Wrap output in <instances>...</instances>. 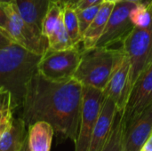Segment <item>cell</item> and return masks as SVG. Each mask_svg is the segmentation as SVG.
Instances as JSON below:
<instances>
[{
	"mask_svg": "<svg viewBox=\"0 0 152 151\" xmlns=\"http://www.w3.org/2000/svg\"><path fill=\"white\" fill-rule=\"evenodd\" d=\"M48 49L53 51H63L75 47L63 23V16L53 33L47 38Z\"/></svg>",
	"mask_w": 152,
	"mask_h": 151,
	"instance_id": "d6986e66",
	"label": "cell"
},
{
	"mask_svg": "<svg viewBox=\"0 0 152 151\" xmlns=\"http://www.w3.org/2000/svg\"><path fill=\"white\" fill-rule=\"evenodd\" d=\"M63 23L65 28L75 46L82 43V33L80 31L79 22L77 16L76 9L73 7H64L62 10Z\"/></svg>",
	"mask_w": 152,
	"mask_h": 151,
	"instance_id": "ac0fdd59",
	"label": "cell"
},
{
	"mask_svg": "<svg viewBox=\"0 0 152 151\" xmlns=\"http://www.w3.org/2000/svg\"><path fill=\"white\" fill-rule=\"evenodd\" d=\"M83 99V85L77 79L56 82L37 71L28 81L23 96L22 116L28 127L36 122L49 123L61 139L77 141Z\"/></svg>",
	"mask_w": 152,
	"mask_h": 151,
	"instance_id": "6da1fadb",
	"label": "cell"
},
{
	"mask_svg": "<svg viewBox=\"0 0 152 151\" xmlns=\"http://www.w3.org/2000/svg\"><path fill=\"white\" fill-rule=\"evenodd\" d=\"M2 5L7 15L5 29L15 44L42 56L48 49V39L23 20L13 2Z\"/></svg>",
	"mask_w": 152,
	"mask_h": 151,
	"instance_id": "8992f818",
	"label": "cell"
},
{
	"mask_svg": "<svg viewBox=\"0 0 152 151\" xmlns=\"http://www.w3.org/2000/svg\"><path fill=\"white\" fill-rule=\"evenodd\" d=\"M54 130L45 121H38L28 127V142L31 151H50Z\"/></svg>",
	"mask_w": 152,
	"mask_h": 151,
	"instance_id": "2e32d148",
	"label": "cell"
},
{
	"mask_svg": "<svg viewBox=\"0 0 152 151\" xmlns=\"http://www.w3.org/2000/svg\"><path fill=\"white\" fill-rule=\"evenodd\" d=\"M140 151H152V133L145 142V143L142 145Z\"/></svg>",
	"mask_w": 152,
	"mask_h": 151,
	"instance_id": "83f0119b",
	"label": "cell"
},
{
	"mask_svg": "<svg viewBox=\"0 0 152 151\" xmlns=\"http://www.w3.org/2000/svg\"><path fill=\"white\" fill-rule=\"evenodd\" d=\"M131 91V64L123 50L103 92L105 96L110 97L115 102L118 111H124Z\"/></svg>",
	"mask_w": 152,
	"mask_h": 151,
	"instance_id": "9c48e42d",
	"label": "cell"
},
{
	"mask_svg": "<svg viewBox=\"0 0 152 151\" xmlns=\"http://www.w3.org/2000/svg\"><path fill=\"white\" fill-rule=\"evenodd\" d=\"M123 1L130 2L134 4H145V5H150L152 2V0H123Z\"/></svg>",
	"mask_w": 152,
	"mask_h": 151,
	"instance_id": "f1b7e54d",
	"label": "cell"
},
{
	"mask_svg": "<svg viewBox=\"0 0 152 151\" xmlns=\"http://www.w3.org/2000/svg\"><path fill=\"white\" fill-rule=\"evenodd\" d=\"M152 102V61L135 81L124 109L126 125L136 118Z\"/></svg>",
	"mask_w": 152,
	"mask_h": 151,
	"instance_id": "30bf717a",
	"label": "cell"
},
{
	"mask_svg": "<svg viewBox=\"0 0 152 151\" xmlns=\"http://www.w3.org/2000/svg\"><path fill=\"white\" fill-rule=\"evenodd\" d=\"M118 111L115 102L110 97L105 96L100 115L94 128L88 151H99L103 147L112 130Z\"/></svg>",
	"mask_w": 152,
	"mask_h": 151,
	"instance_id": "7c38bea8",
	"label": "cell"
},
{
	"mask_svg": "<svg viewBox=\"0 0 152 151\" xmlns=\"http://www.w3.org/2000/svg\"><path fill=\"white\" fill-rule=\"evenodd\" d=\"M62 10L63 8L58 4L50 2L47 12L43 20L41 30L42 35L46 38H48L57 28L60 20L62 18Z\"/></svg>",
	"mask_w": 152,
	"mask_h": 151,
	"instance_id": "ffe728a7",
	"label": "cell"
},
{
	"mask_svg": "<svg viewBox=\"0 0 152 151\" xmlns=\"http://www.w3.org/2000/svg\"><path fill=\"white\" fill-rule=\"evenodd\" d=\"M101 5H102V4H96L94 6H90L87 8H84V9L75 8L82 36H83V33L86 31V29L89 27V25L92 23V21L95 18L96 14L98 13V12L100 10Z\"/></svg>",
	"mask_w": 152,
	"mask_h": 151,
	"instance_id": "44dd1931",
	"label": "cell"
},
{
	"mask_svg": "<svg viewBox=\"0 0 152 151\" xmlns=\"http://www.w3.org/2000/svg\"><path fill=\"white\" fill-rule=\"evenodd\" d=\"M105 94L103 90L83 85L81 119L75 151H88L94 128L100 115Z\"/></svg>",
	"mask_w": 152,
	"mask_h": 151,
	"instance_id": "52a82bcc",
	"label": "cell"
},
{
	"mask_svg": "<svg viewBox=\"0 0 152 151\" xmlns=\"http://www.w3.org/2000/svg\"><path fill=\"white\" fill-rule=\"evenodd\" d=\"M28 139L24 120L13 118L11 125L0 135V151H20Z\"/></svg>",
	"mask_w": 152,
	"mask_h": 151,
	"instance_id": "9a60e30c",
	"label": "cell"
},
{
	"mask_svg": "<svg viewBox=\"0 0 152 151\" xmlns=\"http://www.w3.org/2000/svg\"><path fill=\"white\" fill-rule=\"evenodd\" d=\"M41 55L33 53L17 44L0 50V86L9 89L14 101H22L26 87L37 71Z\"/></svg>",
	"mask_w": 152,
	"mask_h": 151,
	"instance_id": "7a4b0ae2",
	"label": "cell"
},
{
	"mask_svg": "<svg viewBox=\"0 0 152 151\" xmlns=\"http://www.w3.org/2000/svg\"><path fill=\"white\" fill-rule=\"evenodd\" d=\"M135 5L126 1L115 4L106 28L95 46L111 47L117 43H123L134 28L130 20V12Z\"/></svg>",
	"mask_w": 152,
	"mask_h": 151,
	"instance_id": "ba28073f",
	"label": "cell"
},
{
	"mask_svg": "<svg viewBox=\"0 0 152 151\" xmlns=\"http://www.w3.org/2000/svg\"><path fill=\"white\" fill-rule=\"evenodd\" d=\"M7 24V15L2 4H0V27L5 28Z\"/></svg>",
	"mask_w": 152,
	"mask_h": 151,
	"instance_id": "4316f807",
	"label": "cell"
},
{
	"mask_svg": "<svg viewBox=\"0 0 152 151\" xmlns=\"http://www.w3.org/2000/svg\"><path fill=\"white\" fill-rule=\"evenodd\" d=\"M13 118L12 109L0 111V135L11 125Z\"/></svg>",
	"mask_w": 152,
	"mask_h": 151,
	"instance_id": "603a6c76",
	"label": "cell"
},
{
	"mask_svg": "<svg viewBox=\"0 0 152 151\" xmlns=\"http://www.w3.org/2000/svg\"><path fill=\"white\" fill-rule=\"evenodd\" d=\"M13 3L23 20L41 33L43 20L50 2L48 0H14Z\"/></svg>",
	"mask_w": 152,
	"mask_h": 151,
	"instance_id": "5bb4252c",
	"label": "cell"
},
{
	"mask_svg": "<svg viewBox=\"0 0 152 151\" xmlns=\"http://www.w3.org/2000/svg\"><path fill=\"white\" fill-rule=\"evenodd\" d=\"M115 4L111 3H105L103 2L100 7L98 13L96 14L95 18L89 25V27L86 29L82 36V44H83V50H87L94 47L98 43L99 39L101 38L110 16L113 11Z\"/></svg>",
	"mask_w": 152,
	"mask_h": 151,
	"instance_id": "4fadbf2b",
	"label": "cell"
},
{
	"mask_svg": "<svg viewBox=\"0 0 152 151\" xmlns=\"http://www.w3.org/2000/svg\"><path fill=\"white\" fill-rule=\"evenodd\" d=\"M121 1H123V0H103V2H105V3H111V4H118Z\"/></svg>",
	"mask_w": 152,
	"mask_h": 151,
	"instance_id": "4dcf8cb0",
	"label": "cell"
},
{
	"mask_svg": "<svg viewBox=\"0 0 152 151\" xmlns=\"http://www.w3.org/2000/svg\"><path fill=\"white\" fill-rule=\"evenodd\" d=\"M51 3H54L56 4H58L59 6H61V8L64 7H73V8H77V4L79 2V0H48Z\"/></svg>",
	"mask_w": 152,
	"mask_h": 151,
	"instance_id": "d4e9b609",
	"label": "cell"
},
{
	"mask_svg": "<svg viewBox=\"0 0 152 151\" xmlns=\"http://www.w3.org/2000/svg\"><path fill=\"white\" fill-rule=\"evenodd\" d=\"M82 51L77 46L63 51L47 49L41 56L37 66V72L51 81L61 82L69 80L78 68Z\"/></svg>",
	"mask_w": 152,
	"mask_h": 151,
	"instance_id": "277c9868",
	"label": "cell"
},
{
	"mask_svg": "<svg viewBox=\"0 0 152 151\" xmlns=\"http://www.w3.org/2000/svg\"><path fill=\"white\" fill-rule=\"evenodd\" d=\"M131 64L132 88L152 61V20L148 27H134L122 43Z\"/></svg>",
	"mask_w": 152,
	"mask_h": 151,
	"instance_id": "5b68a950",
	"label": "cell"
},
{
	"mask_svg": "<svg viewBox=\"0 0 152 151\" xmlns=\"http://www.w3.org/2000/svg\"><path fill=\"white\" fill-rule=\"evenodd\" d=\"M152 133V102L134 120L126 125L123 151H140Z\"/></svg>",
	"mask_w": 152,
	"mask_h": 151,
	"instance_id": "8fae6325",
	"label": "cell"
},
{
	"mask_svg": "<svg viewBox=\"0 0 152 151\" xmlns=\"http://www.w3.org/2000/svg\"><path fill=\"white\" fill-rule=\"evenodd\" d=\"M12 44H15V42L12 39V37L10 36L8 31L5 28L0 27V50Z\"/></svg>",
	"mask_w": 152,
	"mask_h": 151,
	"instance_id": "cb8c5ba5",
	"label": "cell"
},
{
	"mask_svg": "<svg viewBox=\"0 0 152 151\" xmlns=\"http://www.w3.org/2000/svg\"><path fill=\"white\" fill-rule=\"evenodd\" d=\"M15 104L12 92L4 86H0V111L12 109Z\"/></svg>",
	"mask_w": 152,
	"mask_h": 151,
	"instance_id": "7402d4cb",
	"label": "cell"
},
{
	"mask_svg": "<svg viewBox=\"0 0 152 151\" xmlns=\"http://www.w3.org/2000/svg\"><path fill=\"white\" fill-rule=\"evenodd\" d=\"M126 122L124 111H118L110 136L99 151H123Z\"/></svg>",
	"mask_w": 152,
	"mask_h": 151,
	"instance_id": "e0dca14e",
	"label": "cell"
},
{
	"mask_svg": "<svg viewBox=\"0 0 152 151\" xmlns=\"http://www.w3.org/2000/svg\"><path fill=\"white\" fill-rule=\"evenodd\" d=\"M102 3H103V0H79L77 8L84 9V8H87L90 6L102 4Z\"/></svg>",
	"mask_w": 152,
	"mask_h": 151,
	"instance_id": "484cf974",
	"label": "cell"
},
{
	"mask_svg": "<svg viewBox=\"0 0 152 151\" xmlns=\"http://www.w3.org/2000/svg\"><path fill=\"white\" fill-rule=\"evenodd\" d=\"M14 0H0V4H9V3H12Z\"/></svg>",
	"mask_w": 152,
	"mask_h": 151,
	"instance_id": "1f68e13d",
	"label": "cell"
},
{
	"mask_svg": "<svg viewBox=\"0 0 152 151\" xmlns=\"http://www.w3.org/2000/svg\"><path fill=\"white\" fill-rule=\"evenodd\" d=\"M20 151H31L30 150V149H29V146H28V139H27V141H26V142H25V144H24L23 148L21 149V150Z\"/></svg>",
	"mask_w": 152,
	"mask_h": 151,
	"instance_id": "f546056e",
	"label": "cell"
},
{
	"mask_svg": "<svg viewBox=\"0 0 152 151\" xmlns=\"http://www.w3.org/2000/svg\"><path fill=\"white\" fill-rule=\"evenodd\" d=\"M122 51V46L118 49L94 46L82 50L80 63L73 78L83 85L104 90Z\"/></svg>",
	"mask_w": 152,
	"mask_h": 151,
	"instance_id": "3957f363",
	"label": "cell"
}]
</instances>
